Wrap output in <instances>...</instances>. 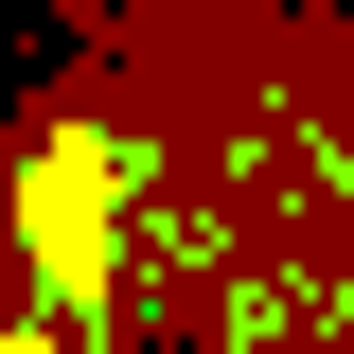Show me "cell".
I'll return each mask as SVG.
<instances>
[{"label": "cell", "mask_w": 354, "mask_h": 354, "mask_svg": "<svg viewBox=\"0 0 354 354\" xmlns=\"http://www.w3.org/2000/svg\"><path fill=\"white\" fill-rule=\"evenodd\" d=\"M160 124L142 106H53L36 142H18V177H0V248H18V301L53 319V337H124V283L142 248H160Z\"/></svg>", "instance_id": "6da1fadb"}, {"label": "cell", "mask_w": 354, "mask_h": 354, "mask_svg": "<svg viewBox=\"0 0 354 354\" xmlns=\"http://www.w3.org/2000/svg\"><path fill=\"white\" fill-rule=\"evenodd\" d=\"M0 354H71V337H53V319H36V301H0Z\"/></svg>", "instance_id": "7a4b0ae2"}]
</instances>
